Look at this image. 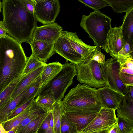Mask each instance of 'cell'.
<instances>
[{
	"label": "cell",
	"instance_id": "obj_1",
	"mask_svg": "<svg viewBox=\"0 0 133 133\" xmlns=\"http://www.w3.org/2000/svg\"><path fill=\"white\" fill-rule=\"evenodd\" d=\"M3 22L7 33L20 44L31 45L37 19L22 4L20 0H3Z\"/></svg>",
	"mask_w": 133,
	"mask_h": 133
},
{
	"label": "cell",
	"instance_id": "obj_2",
	"mask_svg": "<svg viewBox=\"0 0 133 133\" xmlns=\"http://www.w3.org/2000/svg\"><path fill=\"white\" fill-rule=\"evenodd\" d=\"M28 57L20 44L10 36L0 37V94L21 77Z\"/></svg>",
	"mask_w": 133,
	"mask_h": 133
},
{
	"label": "cell",
	"instance_id": "obj_3",
	"mask_svg": "<svg viewBox=\"0 0 133 133\" xmlns=\"http://www.w3.org/2000/svg\"><path fill=\"white\" fill-rule=\"evenodd\" d=\"M97 89L78 84L65 96L62 101L64 110L82 114L98 113L101 109Z\"/></svg>",
	"mask_w": 133,
	"mask_h": 133
},
{
	"label": "cell",
	"instance_id": "obj_4",
	"mask_svg": "<svg viewBox=\"0 0 133 133\" xmlns=\"http://www.w3.org/2000/svg\"><path fill=\"white\" fill-rule=\"evenodd\" d=\"M111 19L99 10L82 16L80 26L89 35L94 45L105 50L107 37L111 27Z\"/></svg>",
	"mask_w": 133,
	"mask_h": 133
},
{
	"label": "cell",
	"instance_id": "obj_5",
	"mask_svg": "<svg viewBox=\"0 0 133 133\" xmlns=\"http://www.w3.org/2000/svg\"><path fill=\"white\" fill-rule=\"evenodd\" d=\"M76 75L75 65L66 62L63 64L60 72L41 87L37 96L49 95L52 96L56 102L61 100L68 88L72 84L73 78Z\"/></svg>",
	"mask_w": 133,
	"mask_h": 133
},
{
	"label": "cell",
	"instance_id": "obj_6",
	"mask_svg": "<svg viewBox=\"0 0 133 133\" xmlns=\"http://www.w3.org/2000/svg\"><path fill=\"white\" fill-rule=\"evenodd\" d=\"M77 79L80 83L89 87L99 88L108 85L100 64L90 60L75 65Z\"/></svg>",
	"mask_w": 133,
	"mask_h": 133
},
{
	"label": "cell",
	"instance_id": "obj_7",
	"mask_svg": "<svg viewBox=\"0 0 133 133\" xmlns=\"http://www.w3.org/2000/svg\"><path fill=\"white\" fill-rule=\"evenodd\" d=\"M100 64L109 87L124 95L129 92V87L125 86L121 81L120 75V64L116 59L109 58L104 64Z\"/></svg>",
	"mask_w": 133,
	"mask_h": 133
},
{
	"label": "cell",
	"instance_id": "obj_8",
	"mask_svg": "<svg viewBox=\"0 0 133 133\" xmlns=\"http://www.w3.org/2000/svg\"><path fill=\"white\" fill-rule=\"evenodd\" d=\"M34 15L37 21L46 24L54 23L60 11L58 0H34Z\"/></svg>",
	"mask_w": 133,
	"mask_h": 133
},
{
	"label": "cell",
	"instance_id": "obj_9",
	"mask_svg": "<svg viewBox=\"0 0 133 133\" xmlns=\"http://www.w3.org/2000/svg\"><path fill=\"white\" fill-rule=\"evenodd\" d=\"M96 93L101 108L115 110L122 103L124 96L107 85L97 89Z\"/></svg>",
	"mask_w": 133,
	"mask_h": 133
},
{
	"label": "cell",
	"instance_id": "obj_10",
	"mask_svg": "<svg viewBox=\"0 0 133 133\" xmlns=\"http://www.w3.org/2000/svg\"><path fill=\"white\" fill-rule=\"evenodd\" d=\"M61 35L68 40L73 48L82 56L83 61L91 59L95 54L98 47L85 43L76 32L63 30Z\"/></svg>",
	"mask_w": 133,
	"mask_h": 133
},
{
	"label": "cell",
	"instance_id": "obj_11",
	"mask_svg": "<svg viewBox=\"0 0 133 133\" xmlns=\"http://www.w3.org/2000/svg\"><path fill=\"white\" fill-rule=\"evenodd\" d=\"M115 110L101 108L94 119L81 132L109 128L117 121Z\"/></svg>",
	"mask_w": 133,
	"mask_h": 133
},
{
	"label": "cell",
	"instance_id": "obj_12",
	"mask_svg": "<svg viewBox=\"0 0 133 133\" xmlns=\"http://www.w3.org/2000/svg\"><path fill=\"white\" fill-rule=\"evenodd\" d=\"M62 31V28L56 23L37 26L32 40L54 43L61 35Z\"/></svg>",
	"mask_w": 133,
	"mask_h": 133
},
{
	"label": "cell",
	"instance_id": "obj_13",
	"mask_svg": "<svg viewBox=\"0 0 133 133\" xmlns=\"http://www.w3.org/2000/svg\"><path fill=\"white\" fill-rule=\"evenodd\" d=\"M56 53L75 65L83 61L82 56L72 47L68 40L61 35L54 44Z\"/></svg>",
	"mask_w": 133,
	"mask_h": 133
},
{
	"label": "cell",
	"instance_id": "obj_14",
	"mask_svg": "<svg viewBox=\"0 0 133 133\" xmlns=\"http://www.w3.org/2000/svg\"><path fill=\"white\" fill-rule=\"evenodd\" d=\"M125 43L122 35L121 27L111 28L109 32L106 42L105 51L116 59L118 52Z\"/></svg>",
	"mask_w": 133,
	"mask_h": 133
},
{
	"label": "cell",
	"instance_id": "obj_15",
	"mask_svg": "<svg viewBox=\"0 0 133 133\" xmlns=\"http://www.w3.org/2000/svg\"><path fill=\"white\" fill-rule=\"evenodd\" d=\"M54 44L32 39L30 45L32 54L40 61L46 63L56 53L54 49Z\"/></svg>",
	"mask_w": 133,
	"mask_h": 133
},
{
	"label": "cell",
	"instance_id": "obj_16",
	"mask_svg": "<svg viewBox=\"0 0 133 133\" xmlns=\"http://www.w3.org/2000/svg\"><path fill=\"white\" fill-rule=\"evenodd\" d=\"M44 65L39 67L24 76L21 77L12 94L11 98L15 99L26 89L31 84L41 75Z\"/></svg>",
	"mask_w": 133,
	"mask_h": 133
},
{
	"label": "cell",
	"instance_id": "obj_17",
	"mask_svg": "<svg viewBox=\"0 0 133 133\" xmlns=\"http://www.w3.org/2000/svg\"><path fill=\"white\" fill-rule=\"evenodd\" d=\"M98 113L91 114H82L70 112L64 110L63 114L65 117L75 123L78 132L81 131L94 119Z\"/></svg>",
	"mask_w": 133,
	"mask_h": 133
},
{
	"label": "cell",
	"instance_id": "obj_18",
	"mask_svg": "<svg viewBox=\"0 0 133 133\" xmlns=\"http://www.w3.org/2000/svg\"><path fill=\"white\" fill-rule=\"evenodd\" d=\"M121 26L122 36L125 43L130 45L131 51L133 50V9L126 12L123 17Z\"/></svg>",
	"mask_w": 133,
	"mask_h": 133
},
{
	"label": "cell",
	"instance_id": "obj_19",
	"mask_svg": "<svg viewBox=\"0 0 133 133\" xmlns=\"http://www.w3.org/2000/svg\"><path fill=\"white\" fill-rule=\"evenodd\" d=\"M116 110L118 117L133 123V98L129 92L124 95L122 103Z\"/></svg>",
	"mask_w": 133,
	"mask_h": 133
},
{
	"label": "cell",
	"instance_id": "obj_20",
	"mask_svg": "<svg viewBox=\"0 0 133 133\" xmlns=\"http://www.w3.org/2000/svg\"><path fill=\"white\" fill-rule=\"evenodd\" d=\"M62 66L63 64L57 62L46 63L40 75L42 87L45 85L55 77L61 71Z\"/></svg>",
	"mask_w": 133,
	"mask_h": 133
},
{
	"label": "cell",
	"instance_id": "obj_21",
	"mask_svg": "<svg viewBox=\"0 0 133 133\" xmlns=\"http://www.w3.org/2000/svg\"><path fill=\"white\" fill-rule=\"evenodd\" d=\"M35 99L32 103L21 113L11 119L2 123L6 131L13 130L28 116L35 107L36 103Z\"/></svg>",
	"mask_w": 133,
	"mask_h": 133
},
{
	"label": "cell",
	"instance_id": "obj_22",
	"mask_svg": "<svg viewBox=\"0 0 133 133\" xmlns=\"http://www.w3.org/2000/svg\"><path fill=\"white\" fill-rule=\"evenodd\" d=\"M42 86V82L40 75L31 84L28 88L26 91L21 98L17 108L20 106L33 97L37 96Z\"/></svg>",
	"mask_w": 133,
	"mask_h": 133
},
{
	"label": "cell",
	"instance_id": "obj_23",
	"mask_svg": "<svg viewBox=\"0 0 133 133\" xmlns=\"http://www.w3.org/2000/svg\"><path fill=\"white\" fill-rule=\"evenodd\" d=\"M27 89L15 99L11 98L6 105L0 109V123H2L6 121L9 115L17 108L21 98Z\"/></svg>",
	"mask_w": 133,
	"mask_h": 133
},
{
	"label": "cell",
	"instance_id": "obj_24",
	"mask_svg": "<svg viewBox=\"0 0 133 133\" xmlns=\"http://www.w3.org/2000/svg\"><path fill=\"white\" fill-rule=\"evenodd\" d=\"M115 12H127L133 9V0H104Z\"/></svg>",
	"mask_w": 133,
	"mask_h": 133
},
{
	"label": "cell",
	"instance_id": "obj_25",
	"mask_svg": "<svg viewBox=\"0 0 133 133\" xmlns=\"http://www.w3.org/2000/svg\"><path fill=\"white\" fill-rule=\"evenodd\" d=\"M64 110L62 101L60 100L56 102L53 110L51 111L53 119L54 133H61V117Z\"/></svg>",
	"mask_w": 133,
	"mask_h": 133
},
{
	"label": "cell",
	"instance_id": "obj_26",
	"mask_svg": "<svg viewBox=\"0 0 133 133\" xmlns=\"http://www.w3.org/2000/svg\"><path fill=\"white\" fill-rule=\"evenodd\" d=\"M37 105L41 108L45 112H50L53 109L56 102L52 96L46 95L38 96L35 99Z\"/></svg>",
	"mask_w": 133,
	"mask_h": 133
},
{
	"label": "cell",
	"instance_id": "obj_27",
	"mask_svg": "<svg viewBox=\"0 0 133 133\" xmlns=\"http://www.w3.org/2000/svg\"><path fill=\"white\" fill-rule=\"evenodd\" d=\"M50 112H45L16 133H36L43 121Z\"/></svg>",
	"mask_w": 133,
	"mask_h": 133
},
{
	"label": "cell",
	"instance_id": "obj_28",
	"mask_svg": "<svg viewBox=\"0 0 133 133\" xmlns=\"http://www.w3.org/2000/svg\"><path fill=\"white\" fill-rule=\"evenodd\" d=\"M21 76L10 83L0 94V109L3 108L11 99L12 94Z\"/></svg>",
	"mask_w": 133,
	"mask_h": 133
},
{
	"label": "cell",
	"instance_id": "obj_29",
	"mask_svg": "<svg viewBox=\"0 0 133 133\" xmlns=\"http://www.w3.org/2000/svg\"><path fill=\"white\" fill-rule=\"evenodd\" d=\"M45 112L43 110L38 106L36 103L35 107L31 112L13 130L16 133H17L41 114Z\"/></svg>",
	"mask_w": 133,
	"mask_h": 133
},
{
	"label": "cell",
	"instance_id": "obj_30",
	"mask_svg": "<svg viewBox=\"0 0 133 133\" xmlns=\"http://www.w3.org/2000/svg\"><path fill=\"white\" fill-rule=\"evenodd\" d=\"M46 63L40 61L31 54L28 58L25 67L21 77L24 76L39 67L45 65Z\"/></svg>",
	"mask_w": 133,
	"mask_h": 133
},
{
	"label": "cell",
	"instance_id": "obj_31",
	"mask_svg": "<svg viewBox=\"0 0 133 133\" xmlns=\"http://www.w3.org/2000/svg\"><path fill=\"white\" fill-rule=\"evenodd\" d=\"M60 132L61 133L78 132L76 124L67 119L63 113L61 117Z\"/></svg>",
	"mask_w": 133,
	"mask_h": 133
},
{
	"label": "cell",
	"instance_id": "obj_32",
	"mask_svg": "<svg viewBox=\"0 0 133 133\" xmlns=\"http://www.w3.org/2000/svg\"><path fill=\"white\" fill-rule=\"evenodd\" d=\"M117 122L118 133H133V123L119 117Z\"/></svg>",
	"mask_w": 133,
	"mask_h": 133
},
{
	"label": "cell",
	"instance_id": "obj_33",
	"mask_svg": "<svg viewBox=\"0 0 133 133\" xmlns=\"http://www.w3.org/2000/svg\"><path fill=\"white\" fill-rule=\"evenodd\" d=\"M78 1L94 10H99L104 7L109 5L104 0H78Z\"/></svg>",
	"mask_w": 133,
	"mask_h": 133
},
{
	"label": "cell",
	"instance_id": "obj_34",
	"mask_svg": "<svg viewBox=\"0 0 133 133\" xmlns=\"http://www.w3.org/2000/svg\"><path fill=\"white\" fill-rule=\"evenodd\" d=\"M120 64V73L123 74L133 75V57L128 58Z\"/></svg>",
	"mask_w": 133,
	"mask_h": 133
},
{
	"label": "cell",
	"instance_id": "obj_35",
	"mask_svg": "<svg viewBox=\"0 0 133 133\" xmlns=\"http://www.w3.org/2000/svg\"><path fill=\"white\" fill-rule=\"evenodd\" d=\"M133 57V52L131 50L129 45L124 43L123 48L118 52L116 59L119 61Z\"/></svg>",
	"mask_w": 133,
	"mask_h": 133
},
{
	"label": "cell",
	"instance_id": "obj_36",
	"mask_svg": "<svg viewBox=\"0 0 133 133\" xmlns=\"http://www.w3.org/2000/svg\"><path fill=\"white\" fill-rule=\"evenodd\" d=\"M35 97H33L20 106L16 108L8 116L6 121L13 118L23 111L32 103Z\"/></svg>",
	"mask_w": 133,
	"mask_h": 133
},
{
	"label": "cell",
	"instance_id": "obj_37",
	"mask_svg": "<svg viewBox=\"0 0 133 133\" xmlns=\"http://www.w3.org/2000/svg\"><path fill=\"white\" fill-rule=\"evenodd\" d=\"M50 112L43 121L36 133H46L49 127Z\"/></svg>",
	"mask_w": 133,
	"mask_h": 133
},
{
	"label": "cell",
	"instance_id": "obj_38",
	"mask_svg": "<svg viewBox=\"0 0 133 133\" xmlns=\"http://www.w3.org/2000/svg\"><path fill=\"white\" fill-rule=\"evenodd\" d=\"M91 60L95 61L100 64H104L105 62V55L101 52V49L98 47L95 55Z\"/></svg>",
	"mask_w": 133,
	"mask_h": 133
},
{
	"label": "cell",
	"instance_id": "obj_39",
	"mask_svg": "<svg viewBox=\"0 0 133 133\" xmlns=\"http://www.w3.org/2000/svg\"><path fill=\"white\" fill-rule=\"evenodd\" d=\"M20 1L31 14L34 15L35 4L34 0H20Z\"/></svg>",
	"mask_w": 133,
	"mask_h": 133
},
{
	"label": "cell",
	"instance_id": "obj_40",
	"mask_svg": "<svg viewBox=\"0 0 133 133\" xmlns=\"http://www.w3.org/2000/svg\"><path fill=\"white\" fill-rule=\"evenodd\" d=\"M7 31L3 21H0V37L6 36Z\"/></svg>",
	"mask_w": 133,
	"mask_h": 133
},
{
	"label": "cell",
	"instance_id": "obj_41",
	"mask_svg": "<svg viewBox=\"0 0 133 133\" xmlns=\"http://www.w3.org/2000/svg\"><path fill=\"white\" fill-rule=\"evenodd\" d=\"M117 125V123L116 121L115 123L108 129L107 133H118Z\"/></svg>",
	"mask_w": 133,
	"mask_h": 133
},
{
	"label": "cell",
	"instance_id": "obj_42",
	"mask_svg": "<svg viewBox=\"0 0 133 133\" xmlns=\"http://www.w3.org/2000/svg\"><path fill=\"white\" fill-rule=\"evenodd\" d=\"M103 130L104 129H98L85 132H83L81 131L80 132H78L77 133H97L99 131Z\"/></svg>",
	"mask_w": 133,
	"mask_h": 133
},
{
	"label": "cell",
	"instance_id": "obj_43",
	"mask_svg": "<svg viewBox=\"0 0 133 133\" xmlns=\"http://www.w3.org/2000/svg\"><path fill=\"white\" fill-rule=\"evenodd\" d=\"M8 132L5 130L2 123H0V133H7Z\"/></svg>",
	"mask_w": 133,
	"mask_h": 133
},
{
	"label": "cell",
	"instance_id": "obj_44",
	"mask_svg": "<svg viewBox=\"0 0 133 133\" xmlns=\"http://www.w3.org/2000/svg\"><path fill=\"white\" fill-rule=\"evenodd\" d=\"M129 91L131 97L133 98V86L129 87Z\"/></svg>",
	"mask_w": 133,
	"mask_h": 133
},
{
	"label": "cell",
	"instance_id": "obj_45",
	"mask_svg": "<svg viewBox=\"0 0 133 133\" xmlns=\"http://www.w3.org/2000/svg\"><path fill=\"white\" fill-rule=\"evenodd\" d=\"M108 128L101 130L97 133H107L108 130Z\"/></svg>",
	"mask_w": 133,
	"mask_h": 133
},
{
	"label": "cell",
	"instance_id": "obj_46",
	"mask_svg": "<svg viewBox=\"0 0 133 133\" xmlns=\"http://www.w3.org/2000/svg\"><path fill=\"white\" fill-rule=\"evenodd\" d=\"M7 133H16V132L14 130H12L8 131V132Z\"/></svg>",
	"mask_w": 133,
	"mask_h": 133
},
{
	"label": "cell",
	"instance_id": "obj_47",
	"mask_svg": "<svg viewBox=\"0 0 133 133\" xmlns=\"http://www.w3.org/2000/svg\"><path fill=\"white\" fill-rule=\"evenodd\" d=\"M2 9V2L0 0V13L1 11V9Z\"/></svg>",
	"mask_w": 133,
	"mask_h": 133
},
{
	"label": "cell",
	"instance_id": "obj_48",
	"mask_svg": "<svg viewBox=\"0 0 133 133\" xmlns=\"http://www.w3.org/2000/svg\"></svg>",
	"mask_w": 133,
	"mask_h": 133
}]
</instances>
